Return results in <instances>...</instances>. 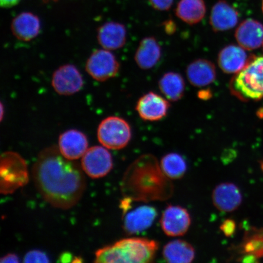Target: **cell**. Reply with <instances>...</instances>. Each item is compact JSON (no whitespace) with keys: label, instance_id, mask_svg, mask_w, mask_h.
I'll return each mask as SVG.
<instances>
[{"label":"cell","instance_id":"cb8c5ba5","mask_svg":"<svg viewBox=\"0 0 263 263\" xmlns=\"http://www.w3.org/2000/svg\"><path fill=\"white\" fill-rule=\"evenodd\" d=\"M159 89L167 100L177 101L183 96L185 83L183 78L176 72L164 74L159 82Z\"/></svg>","mask_w":263,"mask_h":263},{"label":"cell","instance_id":"7a4b0ae2","mask_svg":"<svg viewBox=\"0 0 263 263\" xmlns=\"http://www.w3.org/2000/svg\"><path fill=\"white\" fill-rule=\"evenodd\" d=\"M121 189L125 198L145 202L168 198L173 191L170 179L152 156H141L128 167Z\"/></svg>","mask_w":263,"mask_h":263},{"label":"cell","instance_id":"d4e9b609","mask_svg":"<svg viewBox=\"0 0 263 263\" xmlns=\"http://www.w3.org/2000/svg\"><path fill=\"white\" fill-rule=\"evenodd\" d=\"M160 166L162 172L170 180H178L185 176L187 164L180 154L172 153L164 156L160 160Z\"/></svg>","mask_w":263,"mask_h":263},{"label":"cell","instance_id":"d6a6232c","mask_svg":"<svg viewBox=\"0 0 263 263\" xmlns=\"http://www.w3.org/2000/svg\"><path fill=\"white\" fill-rule=\"evenodd\" d=\"M259 163H260V167L261 169L262 170V172H263V159L259 162Z\"/></svg>","mask_w":263,"mask_h":263},{"label":"cell","instance_id":"5bb4252c","mask_svg":"<svg viewBox=\"0 0 263 263\" xmlns=\"http://www.w3.org/2000/svg\"><path fill=\"white\" fill-rule=\"evenodd\" d=\"M158 215L154 206L142 205L132 210L124 216L123 229L127 234L144 231L153 224Z\"/></svg>","mask_w":263,"mask_h":263},{"label":"cell","instance_id":"4316f807","mask_svg":"<svg viewBox=\"0 0 263 263\" xmlns=\"http://www.w3.org/2000/svg\"><path fill=\"white\" fill-rule=\"evenodd\" d=\"M24 262H50L49 258L44 252L39 250H32L26 253L24 256Z\"/></svg>","mask_w":263,"mask_h":263},{"label":"cell","instance_id":"e575fe53","mask_svg":"<svg viewBox=\"0 0 263 263\" xmlns=\"http://www.w3.org/2000/svg\"><path fill=\"white\" fill-rule=\"evenodd\" d=\"M262 11L263 12V0H262Z\"/></svg>","mask_w":263,"mask_h":263},{"label":"cell","instance_id":"ffe728a7","mask_svg":"<svg viewBox=\"0 0 263 263\" xmlns=\"http://www.w3.org/2000/svg\"><path fill=\"white\" fill-rule=\"evenodd\" d=\"M186 77L191 84L196 87L207 86L216 78V69L211 61L197 59L186 68Z\"/></svg>","mask_w":263,"mask_h":263},{"label":"cell","instance_id":"ac0fdd59","mask_svg":"<svg viewBox=\"0 0 263 263\" xmlns=\"http://www.w3.org/2000/svg\"><path fill=\"white\" fill-rule=\"evenodd\" d=\"M98 42L101 47L109 51L124 47L127 39L125 26L119 23L111 22L102 25L98 31Z\"/></svg>","mask_w":263,"mask_h":263},{"label":"cell","instance_id":"5b68a950","mask_svg":"<svg viewBox=\"0 0 263 263\" xmlns=\"http://www.w3.org/2000/svg\"><path fill=\"white\" fill-rule=\"evenodd\" d=\"M0 190L3 195L14 193L25 186L29 173L25 160L18 154L8 151L1 156Z\"/></svg>","mask_w":263,"mask_h":263},{"label":"cell","instance_id":"f1b7e54d","mask_svg":"<svg viewBox=\"0 0 263 263\" xmlns=\"http://www.w3.org/2000/svg\"><path fill=\"white\" fill-rule=\"evenodd\" d=\"M236 223L235 221L232 219H227L223 221L221 226H220V229L223 232L226 236H231L234 234L236 230Z\"/></svg>","mask_w":263,"mask_h":263},{"label":"cell","instance_id":"f546056e","mask_svg":"<svg viewBox=\"0 0 263 263\" xmlns=\"http://www.w3.org/2000/svg\"><path fill=\"white\" fill-rule=\"evenodd\" d=\"M59 261L61 262H81V258L74 257L73 255L69 253H64L59 258Z\"/></svg>","mask_w":263,"mask_h":263},{"label":"cell","instance_id":"4dcf8cb0","mask_svg":"<svg viewBox=\"0 0 263 263\" xmlns=\"http://www.w3.org/2000/svg\"><path fill=\"white\" fill-rule=\"evenodd\" d=\"M19 258L18 256L15 254H9L1 258L0 262L1 263H17L19 262Z\"/></svg>","mask_w":263,"mask_h":263},{"label":"cell","instance_id":"7402d4cb","mask_svg":"<svg viewBox=\"0 0 263 263\" xmlns=\"http://www.w3.org/2000/svg\"><path fill=\"white\" fill-rule=\"evenodd\" d=\"M163 257L170 263H190L195 258L196 252L194 247L182 239H175L164 245Z\"/></svg>","mask_w":263,"mask_h":263},{"label":"cell","instance_id":"2e32d148","mask_svg":"<svg viewBox=\"0 0 263 263\" xmlns=\"http://www.w3.org/2000/svg\"><path fill=\"white\" fill-rule=\"evenodd\" d=\"M235 39L246 50H254L263 45V25L256 20L243 21L235 31Z\"/></svg>","mask_w":263,"mask_h":263},{"label":"cell","instance_id":"603a6c76","mask_svg":"<svg viewBox=\"0 0 263 263\" xmlns=\"http://www.w3.org/2000/svg\"><path fill=\"white\" fill-rule=\"evenodd\" d=\"M175 12L177 17L186 24L196 25L205 16V3L204 0H180Z\"/></svg>","mask_w":263,"mask_h":263},{"label":"cell","instance_id":"3957f363","mask_svg":"<svg viewBox=\"0 0 263 263\" xmlns=\"http://www.w3.org/2000/svg\"><path fill=\"white\" fill-rule=\"evenodd\" d=\"M159 243L141 238H125L95 253V262L146 263L155 259Z\"/></svg>","mask_w":263,"mask_h":263},{"label":"cell","instance_id":"ba28073f","mask_svg":"<svg viewBox=\"0 0 263 263\" xmlns=\"http://www.w3.org/2000/svg\"><path fill=\"white\" fill-rule=\"evenodd\" d=\"M81 166L84 172L91 178H101L107 175L112 169V157L106 147H91L82 156Z\"/></svg>","mask_w":263,"mask_h":263},{"label":"cell","instance_id":"52a82bcc","mask_svg":"<svg viewBox=\"0 0 263 263\" xmlns=\"http://www.w3.org/2000/svg\"><path fill=\"white\" fill-rule=\"evenodd\" d=\"M85 70L93 80L104 82L116 77L120 70V64L111 51L98 49L87 59Z\"/></svg>","mask_w":263,"mask_h":263},{"label":"cell","instance_id":"1f68e13d","mask_svg":"<svg viewBox=\"0 0 263 263\" xmlns=\"http://www.w3.org/2000/svg\"><path fill=\"white\" fill-rule=\"evenodd\" d=\"M21 0H0V5L2 8H9L16 6Z\"/></svg>","mask_w":263,"mask_h":263},{"label":"cell","instance_id":"9c48e42d","mask_svg":"<svg viewBox=\"0 0 263 263\" xmlns=\"http://www.w3.org/2000/svg\"><path fill=\"white\" fill-rule=\"evenodd\" d=\"M51 85L59 95L70 96L81 91L84 86V79L74 65L65 64L54 72Z\"/></svg>","mask_w":263,"mask_h":263},{"label":"cell","instance_id":"8fae6325","mask_svg":"<svg viewBox=\"0 0 263 263\" xmlns=\"http://www.w3.org/2000/svg\"><path fill=\"white\" fill-rule=\"evenodd\" d=\"M170 104L160 95L151 91L138 101L136 110L141 119L146 121H157L166 116Z\"/></svg>","mask_w":263,"mask_h":263},{"label":"cell","instance_id":"836d02e7","mask_svg":"<svg viewBox=\"0 0 263 263\" xmlns=\"http://www.w3.org/2000/svg\"><path fill=\"white\" fill-rule=\"evenodd\" d=\"M1 109H2V114H1V120H2L3 119V104H2V107H1Z\"/></svg>","mask_w":263,"mask_h":263},{"label":"cell","instance_id":"e0dca14e","mask_svg":"<svg viewBox=\"0 0 263 263\" xmlns=\"http://www.w3.org/2000/svg\"><path fill=\"white\" fill-rule=\"evenodd\" d=\"M249 60L245 49L239 45H229L219 52L218 63L223 73L236 74L245 67Z\"/></svg>","mask_w":263,"mask_h":263},{"label":"cell","instance_id":"44dd1931","mask_svg":"<svg viewBox=\"0 0 263 263\" xmlns=\"http://www.w3.org/2000/svg\"><path fill=\"white\" fill-rule=\"evenodd\" d=\"M162 57V49L156 39L147 37L143 39L135 54V61L143 70H149L155 67Z\"/></svg>","mask_w":263,"mask_h":263},{"label":"cell","instance_id":"7c38bea8","mask_svg":"<svg viewBox=\"0 0 263 263\" xmlns=\"http://www.w3.org/2000/svg\"><path fill=\"white\" fill-rule=\"evenodd\" d=\"M212 197L214 206L222 212H234L242 202L241 191L231 182H223L217 185L213 191Z\"/></svg>","mask_w":263,"mask_h":263},{"label":"cell","instance_id":"83f0119b","mask_svg":"<svg viewBox=\"0 0 263 263\" xmlns=\"http://www.w3.org/2000/svg\"><path fill=\"white\" fill-rule=\"evenodd\" d=\"M154 9L160 11H168L173 5L174 0H148Z\"/></svg>","mask_w":263,"mask_h":263},{"label":"cell","instance_id":"4fadbf2b","mask_svg":"<svg viewBox=\"0 0 263 263\" xmlns=\"http://www.w3.org/2000/svg\"><path fill=\"white\" fill-rule=\"evenodd\" d=\"M86 136L82 132L71 129L62 133L59 139V149L66 159L76 160L84 155L88 149Z\"/></svg>","mask_w":263,"mask_h":263},{"label":"cell","instance_id":"8992f818","mask_svg":"<svg viewBox=\"0 0 263 263\" xmlns=\"http://www.w3.org/2000/svg\"><path fill=\"white\" fill-rule=\"evenodd\" d=\"M97 136L100 143L109 149H121L126 147L132 137L130 125L122 118L108 117L99 125Z\"/></svg>","mask_w":263,"mask_h":263},{"label":"cell","instance_id":"484cf974","mask_svg":"<svg viewBox=\"0 0 263 263\" xmlns=\"http://www.w3.org/2000/svg\"><path fill=\"white\" fill-rule=\"evenodd\" d=\"M242 256H250L256 259L263 257V229H252L245 233L240 246Z\"/></svg>","mask_w":263,"mask_h":263},{"label":"cell","instance_id":"9a60e30c","mask_svg":"<svg viewBox=\"0 0 263 263\" xmlns=\"http://www.w3.org/2000/svg\"><path fill=\"white\" fill-rule=\"evenodd\" d=\"M239 13L226 0H219L213 6L210 16V24L214 31L230 30L238 24Z\"/></svg>","mask_w":263,"mask_h":263},{"label":"cell","instance_id":"d6986e66","mask_svg":"<svg viewBox=\"0 0 263 263\" xmlns=\"http://www.w3.org/2000/svg\"><path fill=\"white\" fill-rule=\"evenodd\" d=\"M11 28L13 35L18 40L30 42L40 34L41 23L37 15L23 12L13 20Z\"/></svg>","mask_w":263,"mask_h":263},{"label":"cell","instance_id":"30bf717a","mask_svg":"<svg viewBox=\"0 0 263 263\" xmlns=\"http://www.w3.org/2000/svg\"><path fill=\"white\" fill-rule=\"evenodd\" d=\"M191 224L192 218L188 210L179 205L167 206L160 219V226L163 232L171 237L185 235Z\"/></svg>","mask_w":263,"mask_h":263},{"label":"cell","instance_id":"6da1fadb","mask_svg":"<svg viewBox=\"0 0 263 263\" xmlns=\"http://www.w3.org/2000/svg\"><path fill=\"white\" fill-rule=\"evenodd\" d=\"M82 166L62 155L59 147L45 148L39 153L32 174L36 189L49 204L67 210L77 204L86 188Z\"/></svg>","mask_w":263,"mask_h":263},{"label":"cell","instance_id":"277c9868","mask_svg":"<svg viewBox=\"0 0 263 263\" xmlns=\"http://www.w3.org/2000/svg\"><path fill=\"white\" fill-rule=\"evenodd\" d=\"M230 88L232 93L242 101L261 100L263 98V57L250 59L233 78Z\"/></svg>","mask_w":263,"mask_h":263}]
</instances>
